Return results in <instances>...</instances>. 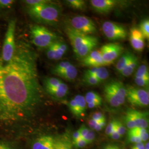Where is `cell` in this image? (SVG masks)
Instances as JSON below:
<instances>
[{"mask_svg": "<svg viewBox=\"0 0 149 149\" xmlns=\"http://www.w3.org/2000/svg\"><path fill=\"white\" fill-rule=\"evenodd\" d=\"M37 55L24 42L16 41L13 58L5 61L0 51V127L15 128L32 118L43 99Z\"/></svg>", "mask_w": 149, "mask_h": 149, "instance_id": "6da1fadb", "label": "cell"}, {"mask_svg": "<svg viewBox=\"0 0 149 149\" xmlns=\"http://www.w3.org/2000/svg\"><path fill=\"white\" fill-rule=\"evenodd\" d=\"M66 33L76 56L79 58H84L98 45L97 38L80 33L69 26L66 27Z\"/></svg>", "mask_w": 149, "mask_h": 149, "instance_id": "7a4b0ae2", "label": "cell"}, {"mask_svg": "<svg viewBox=\"0 0 149 149\" xmlns=\"http://www.w3.org/2000/svg\"><path fill=\"white\" fill-rule=\"evenodd\" d=\"M61 7L49 2L37 6L28 7V12L33 19L39 23L54 24L58 23L61 14Z\"/></svg>", "mask_w": 149, "mask_h": 149, "instance_id": "3957f363", "label": "cell"}, {"mask_svg": "<svg viewBox=\"0 0 149 149\" xmlns=\"http://www.w3.org/2000/svg\"><path fill=\"white\" fill-rule=\"evenodd\" d=\"M32 42L34 45L40 48H47L58 40L55 33L43 26L35 25L30 30Z\"/></svg>", "mask_w": 149, "mask_h": 149, "instance_id": "277c9868", "label": "cell"}, {"mask_svg": "<svg viewBox=\"0 0 149 149\" xmlns=\"http://www.w3.org/2000/svg\"><path fill=\"white\" fill-rule=\"evenodd\" d=\"M16 21L12 19L9 22L7 31L6 32L5 40L1 49L2 58L5 61L10 60L15 52L16 40L15 39Z\"/></svg>", "mask_w": 149, "mask_h": 149, "instance_id": "5b68a950", "label": "cell"}, {"mask_svg": "<svg viewBox=\"0 0 149 149\" xmlns=\"http://www.w3.org/2000/svg\"><path fill=\"white\" fill-rule=\"evenodd\" d=\"M126 98L134 106L144 107L149 106V91L147 89L130 86L127 88Z\"/></svg>", "mask_w": 149, "mask_h": 149, "instance_id": "8992f818", "label": "cell"}, {"mask_svg": "<svg viewBox=\"0 0 149 149\" xmlns=\"http://www.w3.org/2000/svg\"><path fill=\"white\" fill-rule=\"evenodd\" d=\"M70 27L86 35L96 33V24L91 18L84 16H76L70 21Z\"/></svg>", "mask_w": 149, "mask_h": 149, "instance_id": "52a82bcc", "label": "cell"}, {"mask_svg": "<svg viewBox=\"0 0 149 149\" xmlns=\"http://www.w3.org/2000/svg\"><path fill=\"white\" fill-rule=\"evenodd\" d=\"M104 34L111 40H120L126 39L127 31L122 25L111 21L104 22L102 26Z\"/></svg>", "mask_w": 149, "mask_h": 149, "instance_id": "ba28073f", "label": "cell"}, {"mask_svg": "<svg viewBox=\"0 0 149 149\" xmlns=\"http://www.w3.org/2000/svg\"><path fill=\"white\" fill-rule=\"evenodd\" d=\"M123 50L122 45L118 43H108L103 45L100 52L104 66L113 64L122 54Z\"/></svg>", "mask_w": 149, "mask_h": 149, "instance_id": "9c48e42d", "label": "cell"}, {"mask_svg": "<svg viewBox=\"0 0 149 149\" xmlns=\"http://www.w3.org/2000/svg\"><path fill=\"white\" fill-rule=\"evenodd\" d=\"M47 49L46 54L48 59L59 60L67 52L68 46L64 42L56 40Z\"/></svg>", "mask_w": 149, "mask_h": 149, "instance_id": "30bf717a", "label": "cell"}, {"mask_svg": "<svg viewBox=\"0 0 149 149\" xmlns=\"http://www.w3.org/2000/svg\"><path fill=\"white\" fill-rule=\"evenodd\" d=\"M120 1L116 0H92L91 4L92 8L98 13L106 14L116 8Z\"/></svg>", "mask_w": 149, "mask_h": 149, "instance_id": "8fae6325", "label": "cell"}, {"mask_svg": "<svg viewBox=\"0 0 149 149\" xmlns=\"http://www.w3.org/2000/svg\"><path fill=\"white\" fill-rule=\"evenodd\" d=\"M106 85L116 95L118 101L121 106L124 103L127 95V88L124 85L119 81L112 80L107 83Z\"/></svg>", "mask_w": 149, "mask_h": 149, "instance_id": "7c38bea8", "label": "cell"}, {"mask_svg": "<svg viewBox=\"0 0 149 149\" xmlns=\"http://www.w3.org/2000/svg\"><path fill=\"white\" fill-rule=\"evenodd\" d=\"M130 41L134 50L139 52L143 51L145 47V38L138 28L134 27L131 28Z\"/></svg>", "mask_w": 149, "mask_h": 149, "instance_id": "4fadbf2b", "label": "cell"}, {"mask_svg": "<svg viewBox=\"0 0 149 149\" xmlns=\"http://www.w3.org/2000/svg\"><path fill=\"white\" fill-rule=\"evenodd\" d=\"M127 112L132 118L136 127L146 129L149 126L148 112H140L133 109H128Z\"/></svg>", "mask_w": 149, "mask_h": 149, "instance_id": "5bb4252c", "label": "cell"}, {"mask_svg": "<svg viewBox=\"0 0 149 149\" xmlns=\"http://www.w3.org/2000/svg\"><path fill=\"white\" fill-rule=\"evenodd\" d=\"M56 139L50 135L41 136L33 142L32 149H55Z\"/></svg>", "mask_w": 149, "mask_h": 149, "instance_id": "9a60e30c", "label": "cell"}, {"mask_svg": "<svg viewBox=\"0 0 149 149\" xmlns=\"http://www.w3.org/2000/svg\"><path fill=\"white\" fill-rule=\"evenodd\" d=\"M82 64L88 67H100L104 66L100 51L93 50L83 58Z\"/></svg>", "mask_w": 149, "mask_h": 149, "instance_id": "2e32d148", "label": "cell"}, {"mask_svg": "<svg viewBox=\"0 0 149 149\" xmlns=\"http://www.w3.org/2000/svg\"><path fill=\"white\" fill-rule=\"evenodd\" d=\"M69 87L66 84L62 82L57 87L46 91L48 94L54 99L62 100L69 93Z\"/></svg>", "mask_w": 149, "mask_h": 149, "instance_id": "e0dca14e", "label": "cell"}, {"mask_svg": "<svg viewBox=\"0 0 149 149\" xmlns=\"http://www.w3.org/2000/svg\"><path fill=\"white\" fill-rule=\"evenodd\" d=\"M77 74V69L74 65L71 64L67 69L59 73L57 76L67 81H72L76 79Z\"/></svg>", "mask_w": 149, "mask_h": 149, "instance_id": "ac0fdd59", "label": "cell"}, {"mask_svg": "<svg viewBox=\"0 0 149 149\" xmlns=\"http://www.w3.org/2000/svg\"><path fill=\"white\" fill-rule=\"evenodd\" d=\"M138 65V59L134 55L133 58L129 61L127 65L122 70L120 74L124 77H128L133 73L134 70Z\"/></svg>", "mask_w": 149, "mask_h": 149, "instance_id": "d6986e66", "label": "cell"}, {"mask_svg": "<svg viewBox=\"0 0 149 149\" xmlns=\"http://www.w3.org/2000/svg\"><path fill=\"white\" fill-rule=\"evenodd\" d=\"M104 93L106 100L111 106L114 108H117L120 106L116 95L106 85L104 87Z\"/></svg>", "mask_w": 149, "mask_h": 149, "instance_id": "ffe728a7", "label": "cell"}, {"mask_svg": "<svg viewBox=\"0 0 149 149\" xmlns=\"http://www.w3.org/2000/svg\"><path fill=\"white\" fill-rule=\"evenodd\" d=\"M133 54L131 52H126L123 54L122 56L119 59L116 64V70L119 73L122 71L124 67L127 65L129 61L133 58Z\"/></svg>", "mask_w": 149, "mask_h": 149, "instance_id": "44dd1931", "label": "cell"}, {"mask_svg": "<svg viewBox=\"0 0 149 149\" xmlns=\"http://www.w3.org/2000/svg\"><path fill=\"white\" fill-rule=\"evenodd\" d=\"M55 149H73L72 142L66 136L56 139Z\"/></svg>", "mask_w": 149, "mask_h": 149, "instance_id": "7402d4cb", "label": "cell"}, {"mask_svg": "<svg viewBox=\"0 0 149 149\" xmlns=\"http://www.w3.org/2000/svg\"><path fill=\"white\" fill-rule=\"evenodd\" d=\"M74 99L78 107L80 118L84 117L85 116V113L87 109V103L85 97L82 95H78L75 96Z\"/></svg>", "mask_w": 149, "mask_h": 149, "instance_id": "603a6c76", "label": "cell"}, {"mask_svg": "<svg viewBox=\"0 0 149 149\" xmlns=\"http://www.w3.org/2000/svg\"><path fill=\"white\" fill-rule=\"evenodd\" d=\"M63 81L56 77H47L44 80V86L45 90H52L57 87Z\"/></svg>", "mask_w": 149, "mask_h": 149, "instance_id": "cb8c5ba5", "label": "cell"}, {"mask_svg": "<svg viewBox=\"0 0 149 149\" xmlns=\"http://www.w3.org/2000/svg\"><path fill=\"white\" fill-rule=\"evenodd\" d=\"M66 2L71 7L76 10H84L86 7L85 1L84 0H68Z\"/></svg>", "mask_w": 149, "mask_h": 149, "instance_id": "d4e9b609", "label": "cell"}, {"mask_svg": "<svg viewBox=\"0 0 149 149\" xmlns=\"http://www.w3.org/2000/svg\"><path fill=\"white\" fill-rule=\"evenodd\" d=\"M95 76L102 82L108 79L109 77V72L104 66L98 67Z\"/></svg>", "mask_w": 149, "mask_h": 149, "instance_id": "484cf974", "label": "cell"}, {"mask_svg": "<svg viewBox=\"0 0 149 149\" xmlns=\"http://www.w3.org/2000/svg\"><path fill=\"white\" fill-rule=\"evenodd\" d=\"M135 77H141L149 80V69L148 66L144 64L140 65L136 72Z\"/></svg>", "mask_w": 149, "mask_h": 149, "instance_id": "4316f807", "label": "cell"}, {"mask_svg": "<svg viewBox=\"0 0 149 149\" xmlns=\"http://www.w3.org/2000/svg\"><path fill=\"white\" fill-rule=\"evenodd\" d=\"M140 32L144 36L145 39H149V19H145L140 24L139 29Z\"/></svg>", "mask_w": 149, "mask_h": 149, "instance_id": "83f0119b", "label": "cell"}, {"mask_svg": "<svg viewBox=\"0 0 149 149\" xmlns=\"http://www.w3.org/2000/svg\"><path fill=\"white\" fill-rule=\"evenodd\" d=\"M85 99L87 104L91 102H102V101L101 97L97 93L93 91L87 92L86 95Z\"/></svg>", "mask_w": 149, "mask_h": 149, "instance_id": "f1b7e54d", "label": "cell"}, {"mask_svg": "<svg viewBox=\"0 0 149 149\" xmlns=\"http://www.w3.org/2000/svg\"><path fill=\"white\" fill-rule=\"evenodd\" d=\"M71 64V63L69 61H61L54 67L52 69V73L57 76L59 73L67 69Z\"/></svg>", "mask_w": 149, "mask_h": 149, "instance_id": "f546056e", "label": "cell"}, {"mask_svg": "<svg viewBox=\"0 0 149 149\" xmlns=\"http://www.w3.org/2000/svg\"><path fill=\"white\" fill-rule=\"evenodd\" d=\"M84 81L86 84L91 86H96L101 83V82L94 76L84 74Z\"/></svg>", "mask_w": 149, "mask_h": 149, "instance_id": "4dcf8cb0", "label": "cell"}, {"mask_svg": "<svg viewBox=\"0 0 149 149\" xmlns=\"http://www.w3.org/2000/svg\"><path fill=\"white\" fill-rule=\"evenodd\" d=\"M68 106L69 108L70 111L75 117L77 118H80L78 107L77 106V104L76 103V101H74V99H72L70 101L68 104Z\"/></svg>", "mask_w": 149, "mask_h": 149, "instance_id": "1f68e13d", "label": "cell"}, {"mask_svg": "<svg viewBox=\"0 0 149 149\" xmlns=\"http://www.w3.org/2000/svg\"><path fill=\"white\" fill-rule=\"evenodd\" d=\"M148 130L146 129L135 127L132 129H129L128 131V134H131L138 136H141L143 134L146 132Z\"/></svg>", "mask_w": 149, "mask_h": 149, "instance_id": "d6a6232c", "label": "cell"}, {"mask_svg": "<svg viewBox=\"0 0 149 149\" xmlns=\"http://www.w3.org/2000/svg\"><path fill=\"white\" fill-rule=\"evenodd\" d=\"M72 146H74L76 149H81L84 147H85L87 145H88V143L85 140L82 138H80L76 140L72 141Z\"/></svg>", "mask_w": 149, "mask_h": 149, "instance_id": "836d02e7", "label": "cell"}, {"mask_svg": "<svg viewBox=\"0 0 149 149\" xmlns=\"http://www.w3.org/2000/svg\"><path fill=\"white\" fill-rule=\"evenodd\" d=\"M24 3L27 5L28 7H31L33 6H37L40 5L43 3H48L50 2V1L48 0H27L24 1Z\"/></svg>", "mask_w": 149, "mask_h": 149, "instance_id": "e575fe53", "label": "cell"}, {"mask_svg": "<svg viewBox=\"0 0 149 149\" xmlns=\"http://www.w3.org/2000/svg\"><path fill=\"white\" fill-rule=\"evenodd\" d=\"M0 149H18V148L11 142L6 140H0Z\"/></svg>", "mask_w": 149, "mask_h": 149, "instance_id": "d590c367", "label": "cell"}, {"mask_svg": "<svg viewBox=\"0 0 149 149\" xmlns=\"http://www.w3.org/2000/svg\"><path fill=\"white\" fill-rule=\"evenodd\" d=\"M116 130L118 133L122 137L126 133V128L122 123L117 120L116 123Z\"/></svg>", "mask_w": 149, "mask_h": 149, "instance_id": "8d00e7d4", "label": "cell"}, {"mask_svg": "<svg viewBox=\"0 0 149 149\" xmlns=\"http://www.w3.org/2000/svg\"><path fill=\"white\" fill-rule=\"evenodd\" d=\"M135 82L136 85L140 87L149 86V80L141 77H135Z\"/></svg>", "mask_w": 149, "mask_h": 149, "instance_id": "74e56055", "label": "cell"}, {"mask_svg": "<svg viewBox=\"0 0 149 149\" xmlns=\"http://www.w3.org/2000/svg\"><path fill=\"white\" fill-rule=\"evenodd\" d=\"M14 2L13 0H0V11L8 8Z\"/></svg>", "mask_w": 149, "mask_h": 149, "instance_id": "f35d334b", "label": "cell"}, {"mask_svg": "<svg viewBox=\"0 0 149 149\" xmlns=\"http://www.w3.org/2000/svg\"><path fill=\"white\" fill-rule=\"evenodd\" d=\"M95 138V133L94 131L92 129H90V130L89 129L88 133L83 139L84 140H85L86 141H87V143L89 144L92 143L93 141Z\"/></svg>", "mask_w": 149, "mask_h": 149, "instance_id": "ab89813d", "label": "cell"}, {"mask_svg": "<svg viewBox=\"0 0 149 149\" xmlns=\"http://www.w3.org/2000/svg\"><path fill=\"white\" fill-rule=\"evenodd\" d=\"M91 118H92L91 119H93L94 120H95L97 122L101 121L102 120L106 119V118L104 116V114L100 112H95L94 113L92 114Z\"/></svg>", "mask_w": 149, "mask_h": 149, "instance_id": "60d3db41", "label": "cell"}, {"mask_svg": "<svg viewBox=\"0 0 149 149\" xmlns=\"http://www.w3.org/2000/svg\"><path fill=\"white\" fill-rule=\"evenodd\" d=\"M128 140L130 143H135V144L142 142L140 136H135V135H131V134H128Z\"/></svg>", "mask_w": 149, "mask_h": 149, "instance_id": "b9f144b4", "label": "cell"}, {"mask_svg": "<svg viewBox=\"0 0 149 149\" xmlns=\"http://www.w3.org/2000/svg\"><path fill=\"white\" fill-rule=\"evenodd\" d=\"M116 120H113L108 124L106 129V134L107 135L109 136L112 133V131L114 129L115 124H116Z\"/></svg>", "mask_w": 149, "mask_h": 149, "instance_id": "7bdbcfd3", "label": "cell"}, {"mask_svg": "<svg viewBox=\"0 0 149 149\" xmlns=\"http://www.w3.org/2000/svg\"><path fill=\"white\" fill-rule=\"evenodd\" d=\"M106 125V119H103V120H102L101 121L98 122V124L97 125L96 128H95V130H96L97 132H100L101 131L102 129L105 127Z\"/></svg>", "mask_w": 149, "mask_h": 149, "instance_id": "ee69618b", "label": "cell"}, {"mask_svg": "<svg viewBox=\"0 0 149 149\" xmlns=\"http://www.w3.org/2000/svg\"><path fill=\"white\" fill-rule=\"evenodd\" d=\"M116 123H117V120H116V124H115L114 129H113V130L112 131V133L111 134V135H109L114 140H118V139H119L121 138V136L119 135V134L118 133L117 131L116 130Z\"/></svg>", "mask_w": 149, "mask_h": 149, "instance_id": "f6af8a7d", "label": "cell"}, {"mask_svg": "<svg viewBox=\"0 0 149 149\" xmlns=\"http://www.w3.org/2000/svg\"><path fill=\"white\" fill-rule=\"evenodd\" d=\"M79 129H80L81 138H84L88 133V131H89V129L87 128L85 125H82Z\"/></svg>", "mask_w": 149, "mask_h": 149, "instance_id": "bcb514c9", "label": "cell"}, {"mask_svg": "<svg viewBox=\"0 0 149 149\" xmlns=\"http://www.w3.org/2000/svg\"><path fill=\"white\" fill-rule=\"evenodd\" d=\"M102 104V102H91L87 104V106L88 107V108L92 109V108H95L97 107L100 106Z\"/></svg>", "mask_w": 149, "mask_h": 149, "instance_id": "7dc6e473", "label": "cell"}, {"mask_svg": "<svg viewBox=\"0 0 149 149\" xmlns=\"http://www.w3.org/2000/svg\"><path fill=\"white\" fill-rule=\"evenodd\" d=\"M88 124L89 127H90L91 129L93 130L95 129L97 125L98 124L97 122L95 120H94L93 119H91L88 121Z\"/></svg>", "mask_w": 149, "mask_h": 149, "instance_id": "c3c4849f", "label": "cell"}, {"mask_svg": "<svg viewBox=\"0 0 149 149\" xmlns=\"http://www.w3.org/2000/svg\"><path fill=\"white\" fill-rule=\"evenodd\" d=\"M131 149H145V146L143 143L141 142L134 144Z\"/></svg>", "mask_w": 149, "mask_h": 149, "instance_id": "681fc988", "label": "cell"}, {"mask_svg": "<svg viewBox=\"0 0 149 149\" xmlns=\"http://www.w3.org/2000/svg\"><path fill=\"white\" fill-rule=\"evenodd\" d=\"M80 138H81V135H80V129H79L72 134V141L76 140Z\"/></svg>", "mask_w": 149, "mask_h": 149, "instance_id": "f907efd6", "label": "cell"}, {"mask_svg": "<svg viewBox=\"0 0 149 149\" xmlns=\"http://www.w3.org/2000/svg\"><path fill=\"white\" fill-rule=\"evenodd\" d=\"M140 138L141 139V141H147L149 140V133L148 131L143 134L141 136Z\"/></svg>", "mask_w": 149, "mask_h": 149, "instance_id": "816d5d0a", "label": "cell"}, {"mask_svg": "<svg viewBox=\"0 0 149 149\" xmlns=\"http://www.w3.org/2000/svg\"><path fill=\"white\" fill-rule=\"evenodd\" d=\"M113 149V145H108L105 147V148L104 149Z\"/></svg>", "mask_w": 149, "mask_h": 149, "instance_id": "f5cc1de1", "label": "cell"}, {"mask_svg": "<svg viewBox=\"0 0 149 149\" xmlns=\"http://www.w3.org/2000/svg\"><path fill=\"white\" fill-rule=\"evenodd\" d=\"M145 149H149V142L146 143L145 146Z\"/></svg>", "mask_w": 149, "mask_h": 149, "instance_id": "db71d44e", "label": "cell"}, {"mask_svg": "<svg viewBox=\"0 0 149 149\" xmlns=\"http://www.w3.org/2000/svg\"><path fill=\"white\" fill-rule=\"evenodd\" d=\"M113 149H121L119 147H118L116 145H113Z\"/></svg>", "mask_w": 149, "mask_h": 149, "instance_id": "11a10c76", "label": "cell"}]
</instances>
